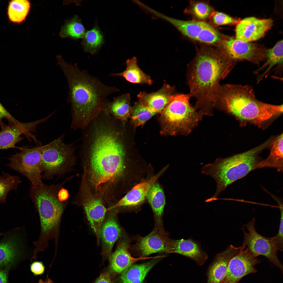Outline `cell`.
I'll list each match as a JSON object with an SVG mask.
<instances>
[{
	"instance_id": "cell-1",
	"label": "cell",
	"mask_w": 283,
	"mask_h": 283,
	"mask_svg": "<svg viewBox=\"0 0 283 283\" xmlns=\"http://www.w3.org/2000/svg\"><path fill=\"white\" fill-rule=\"evenodd\" d=\"M126 124L112 115H98L82 130L79 155L92 192L105 202L117 200L144 178L148 166L129 159Z\"/></svg>"
},
{
	"instance_id": "cell-2",
	"label": "cell",
	"mask_w": 283,
	"mask_h": 283,
	"mask_svg": "<svg viewBox=\"0 0 283 283\" xmlns=\"http://www.w3.org/2000/svg\"><path fill=\"white\" fill-rule=\"evenodd\" d=\"M56 59L68 85L72 117L70 128L82 131L104 110L110 101L107 97L119 89L105 85L75 64L66 62L60 56Z\"/></svg>"
},
{
	"instance_id": "cell-3",
	"label": "cell",
	"mask_w": 283,
	"mask_h": 283,
	"mask_svg": "<svg viewBox=\"0 0 283 283\" xmlns=\"http://www.w3.org/2000/svg\"><path fill=\"white\" fill-rule=\"evenodd\" d=\"M236 62L221 50L204 48L198 51L188 65L189 94L196 99L195 108L203 115H213L220 82L228 75Z\"/></svg>"
},
{
	"instance_id": "cell-4",
	"label": "cell",
	"mask_w": 283,
	"mask_h": 283,
	"mask_svg": "<svg viewBox=\"0 0 283 283\" xmlns=\"http://www.w3.org/2000/svg\"><path fill=\"white\" fill-rule=\"evenodd\" d=\"M215 107L232 115L242 122L260 127L283 112V105L265 103L257 100L248 85H221Z\"/></svg>"
},
{
	"instance_id": "cell-5",
	"label": "cell",
	"mask_w": 283,
	"mask_h": 283,
	"mask_svg": "<svg viewBox=\"0 0 283 283\" xmlns=\"http://www.w3.org/2000/svg\"><path fill=\"white\" fill-rule=\"evenodd\" d=\"M65 182L31 187L29 196L40 217L41 231L38 241L41 244L47 245L51 239L55 243L58 242L61 219L68 201L60 198L59 192Z\"/></svg>"
},
{
	"instance_id": "cell-6",
	"label": "cell",
	"mask_w": 283,
	"mask_h": 283,
	"mask_svg": "<svg viewBox=\"0 0 283 283\" xmlns=\"http://www.w3.org/2000/svg\"><path fill=\"white\" fill-rule=\"evenodd\" d=\"M262 145L244 152L226 158H218L214 162L202 167L201 173L212 177L217 183L214 195L206 202L216 200L223 191L235 181L241 178L251 171L258 168L262 160L259 153L270 143Z\"/></svg>"
},
{
	"instance_id": "cell-7",
	"label": "cell",
	"mask_w": 283,
	"mask_h": 283,
	"mask_svg": "<svg viewBox=\"0 0 283 283\" xmlns=\"http://www.w3.org/2000/svg\"><path fill=\"white\" fill-rule=\"evenodd\" d=\"M189 94L173 95L161 112L162 132L186 136L197 126L203 116L190 103Z\"/></svg>"
},
{
	"instance_id": "cell-8",
	"label": "cell",
	"mask_w": 283,
	"mask_h": 283,
	"mask_svg": "<svg viewBox=\"0 0 283 283\" xmlns=\"http://www.w3.org/2000/svg\"><path fill=\"white\" fill-rule=\"evenodd\" d=\"M62 134L43 146L41 161L42 178L50 179L65 174L72 170L75 163V146L64 142Z\"/></svg>"
},
{
	"instance_id": "cell-9",
	"label": "cell",
	"mask_w": 283,
	"mask_h": 283,
	"mask_svg": "<svg viewBox=\"0 0 283 283\" xmlns=\"http://www.w3.org/2000/svg\"><path fill=\"white\" fill-rule=\"evenodd\" d=\"M83 172L80 188L73 203L83 208L91 227L96 235L99 245L100 230L108 212L107 208L102 199L92 192L87 183L85 173Z\"/></svg>"
},
{
	"instance_id": "cell-10",
	"label": "cell",
	"mask_w": 283,
	"mask_h": 283,
	"mask_svg": "<svg viewBox=\"0 0 283 283\" xmlns=\"http://www.w3.org/2000/svg\"><path fill=\"white\" fill-rule=\"evenodd\" d=\"M43 146L33 148H23L21 151L12 155L6 165L26 177L30 181L31 186L41 184L42 177L40 163Z\"/></svg>"
},
{
	"instance_id": "cell-11",
	"label": "cell",
	"mask_w": 283,
	"mask_h": 283,
	"mask_svg": "<svg viewBox=\"0 0 283 283\" xmlns=\"http://www.w3.org/2000/svg\"><path fill=\"white\" fill-rule=\"evenodd\" d=\"M255 222L254 217L244 226L248 231L246 232L244 228H242L243 233V244L248 248L254 256L262 255L267 258L283 271V266L278 258L277 252L278 251L271 237H266L259 234L255 227Z\"/></svg>"
},
{
	"instance_id": "cell-12",
	"label": "cell",
	"mask_w": 283,
	"mask_h": 283,
	"mask_svg": "<svg viewBox=\"0 0 283 283\" xmlns=\"http://www.w3.org/2000/svg\"><path fill=\"white\" fill-rule=\"evenodd\" d=\"M220 43L221 51L236 62L246 60L258 64L265 59L266 51L258 45L231 37L222 39Z\"/></svg>"
},
{
	"instance_id": "cell-13",
	"label": "cell",
	"mask_w": 283,
	"mask_h": 283,
	"mask_svg": "<svg viewBox=\"0 0 283 283\" xmlns=\"http://www.w3.org/2000/svg\"><path fill=\"white\" fill-rule=\"evenodd\" d=\"M168 166H165L155 175L145 178L135 184L117 201L107 208L108 211L122 208L134 209L140 206L146 199L151 186L157 182Z\"/></svg>"
},
{
	"instance_id": "cell-14",
	"label": "cell",
	"mask_w": 283,
	"mask_h": 283,
	"mask_svg": "<svg viewBox=\"0 0 283 283\" xmlns=\"http://www.w3.org/2000/svg\"><path fill=\"white\" fill-rule=\"evenodd\" d=\"M245 248L230 260L225 275L220 283H237L246 275L257 272L254 266L260 261L248 248L245 249Z\"/></svg>"
},
{
	"instance_id": "cell-15",
	"label": "cell",
	"mask_w": 283,
	"mask_h": 283,
	"mask_svg": "<svg viewBox=\"0 0 283 283\" xmlns=\"http://www.w3.org/2000/svg\"><path fill=\"white\" fill-rule=\"evenodd\" d=\"M0 241V267L10 266L24 254L23 235L20 228L4 233Z\"/></svg>"
},
{
	"instance_id": "cell-16",
	"label": "cell",
	"mask_w": 283,
	"mask_h": 283,
	"mask_svg": "<svg viewBox=\"0 0 283 283\" xmlns=\"http://www.w3.org/2000/svg\"><path fill=\"white\" fill-rule=\"evenodd\" d=\"M50 117L28 123L19 122L17 123L5 124L0 131V150L7 149L15 147V145L21 141L20 137L23 134L31 135V132H35L37 126L46 121Z\"/></svg>"
},
{
	"instance_id": "cell-17",
	"label": "cell",
	"mask_w": 283,
	"mask_h": 283,
	"mask_svg": "<svg viewBox=\"0 0 283 283\" xmlns=\"http://www.w3.org/2000/svg\"><path fill=\"white\" fill-rule=\"evenodd\" d=\"M273 24V21L270 19H259L254 17L245 18L237 24L236 39L247 42L257 40L264 36Z\"/></svg>"
},
{
	"instance_id": "cell-18",
	"label": "cell",
	"mask_w": 283,
	"mask_h": 283,
	"mask_svg": "<svg viewBox=\"0 0 283 283\" xmlns=\"http://www.w3.org/2000/svg\"><path fill=\"white\" fill-rule=\"evenodd\" d=\"M170 240L164 229L155 227L149 234L138 239L133 249L142 257L156 253L167 252Z\"/></svg>"
},
{
	"instance_id": "cell-19",
	"label": "cell",
	"mask_w": 283,
	"mask_h": 283,
	"mask_svg": "<svg viewBox=\"0 0 283 283\" xmlns=\"http://www.w3.org/2000/svg\"><path fill=\"white\" fill-rule=\"evenodd\" d=\"M118 210H110L107 212L100 232V240L102 246V254L104 259H109L116 241L121 237V229L116 220Z\"/></svg>"
},
{
	"instance_id": "cell-20",
	"label": "cell",
	"mask_w": 283,
	"mask_h": 283,
	"mask_svg": "<svg viewBox=\"0 0 283 283\" xmlns=\"http://www.w3.org/2000/svg\"><path fill=\"white\" fill-rule=\"evenodd\" d=\"M129 241L126 237H121L115 251L109 258V271L112 275L121 273L137 261L142 259L154 258L155 257L134 258L131 255L129 249Z\"/></svg>"
},
{
	"instance_id": "cell-21",
	"label": "cell",
	"mask_w": 283,
	"mask_h": 283,
	"mask_svg": "<svg viewBox=\"0 0 283 283\" xmlns=\"http://www.w3.org/2000/svg\"><path fill=\"white\" fill-rule=\"evenodd\" d=\"M246 247L243 244L238 247L231 245L217 254L208 270L207 283H220L225 275L230 260Z\"/></svg>"
},
{
	"instance_id": "cell-22",
	"label": "cell",
	"mask_w": 283,
	"mask_h": 283,
	"mask_svg": "<svg viewBox=\"0 0 283 283\" xmlns=\"http://www.w3.org/2000/svg\"><path fill=\"white\" fill-rule=\"evenodd\" d=\"M167 253L182 255L194 260L201 265L208 258L207 253L203 250L200 243L191 238L187 240L170 239Z\"/></svg>"
},
{
	"instance_id": "cell-23",
	"label": "cell",
	"mask_w": 283,
	"mask_h": 283,
	"mask_svg": "<svg viewBox=\"0 0 283 283\" xmlns=\"http://www.w3.org/2000/svg\"><path fill=\"white\" fill-rule=\"evenodd\" d=\"M174 89L173 87L165 84L155 92H140L138 95L139 101L157 113H161L173 95Z\"/></svg>"
},
{
	"instance_id": "cell-24",
	"label": "cell",
	"mask_w": 283,
	"mask_h": 283,
	"mask_svg": "<svg viewBox=\"0 0 283 283\" xmlns=\"http://www.w3.org/2000/svg\"><path fill=\"white\" fill-rule=\"evenodd\" d=\"M155 16L167 21L183 35L195 41L203 29L209 24L205 21L197 20L185 21L176 19L158 12Z\"/></svg>"
},
{
	"instance_id": "cell-25",
	"label": "cell",
	"mask_w": 283,
	"mask_h": 283,
	"mask_svg": "<svg viewBox=\"0 0 283 283\" xmlns=\"http://www.w3.org/2000/svg\"><path fill=\"white\" fill-rule=\"evenodd\" d=\"M146 199L154 215L155 227L164 229L162 218L166 203L165 197L163 188L157 182L150 188Z\"/></svg>"
},
{
	"instance_id": "cell-26",
	"label": "cell",
	"mask_w": 283,
	"mask_h": 283,
	"mask_svg": "<svg viewBox=\"0 0 283 283\" xmlns=\"http://www.w3.org/2000/svg\"><path fill=\"white\" fill-rule=\"evenodd\" d=\"M144 263L133 265L121 273L119 283H142L148 272L157 263L158 258Z\"/></svg>"
},
{
	"instance_id": "cell-27",
	"label": "cell",
	"mask_w": 283,
	"mask_h": 283,
	"mask_svg": "<svg viewBox=\"0 0 283 283\" xmlns=\"http://www.w3.org/2000/svg\"><path fill=\"white\" fill-rule=\"evenodd\" d=\"M130 99V95L128 93L115 97L110 101L104 110L118 119L127 122L132 110Z\"/></svg>"
},
{
	"instance_id": "cell-28",
	"label": "cell",
	"mask_w": 283,
	"mask_h": 283,
	"mask_svg": "<svg viewBox=\"0 0 283 283\" xmlns=\"http://www.w3.org/2000/svg\"><path fill=\"white\" fill-rule=\"evenodd\" d=\"M126 68L119 73H112L111 77H122L127 81L133 83L151 85L153 81L150 77L144 73L139 68L135 57L128 59L126 62Z\"/></svg>"
},
{
	"instance_id": "cell-29",
	"label": "cell",
	"mask_w": 283,
	"mask_h": 283,
	"mask_svg": "<svg viewBox=\"0 0 283 283\" xmlns=\"http://www.w3.org/2000/svg\"><path fill=\"white\" fill-rule=\"evenodd\" d=\"M283 40H280L272 48L265 51V58L266 61L260 67L256 70L254 73L257 74L264 70L262 74L258 76L257 82L259 83L268 74L271 69L277 65L281 64L283 62Z\"/></svg>"
},
{
	"instance_id": "cell-30",
	"label": "cell",
	"mask_w": 283,
	"mask_h": 283,
	"mask_svg": "<svg viewBox=\"0 0 283 283\" xmlns=\"http://www.w3.org/2000/svg\"><path fill=\"white\" fill-rule=\"evenodd\" d=\"M283 137L282 134L272 141L270 153L266 159L261 161L259 168H274L278 171L282 172Z\"/></svg>"
},
{
	"instance_id": "cell-31",
	"label": "cell",
	"mask_w": 283,
	"mask_h": 283,
	"mask_svg": "<svg viewBox=\"0 0 283 283\" xmlns=\"http://www.w3.org/2000/svg\"><path fill=\"white\" fill-rule=\"evenodd\" d=\"M82 39L84 51L92 55L97 52L104 42L103 35L96 22L92 29L86 30Z\"/></svg>"
},
{
	"instance_id": "cell-32",
	"label": "cell",
	"mask_w": 283,
	"mask_h": 283,
	"mask_svg": "<svg viewBox=\"0 0 283 283\" xmlns=\"http://www.w3.org/2000/svg\"><path fill=\"white\" fill-rule=\"evenodd\" d=\"M30 4L26 0H14L9 3L7 14L9 20L13 23H19L24 21L28 15Z\"/></svg>"
},
{
	"instance_id": "cell-33",
	"label": "cell",
	"mask_w": 283,
	"mask_h": 283,
	"mask_svg": "<svg viewBox=\"0 0 283 283\" xmlns=\"http://www.w3.org/2000/svg\"><path fill=\"white\" fill-rule=\"evenodd\" d=\"M86 31L81 20L75 15L65 24L62 29L60 34L63 37H69L77 39H82Z\"/></svg>"
},
{
	"instance_id": "cell-34",
	"label": "cell",
	"mask_w": 283,
	"mask_h": 283,
	"mask_svg": "<svg viewBox=\"0 0 283 283\" xmlns=\"http://www.w3.org/2000/svg\"><path fill=\"white\" fill-rule=\"evenodd\" d=\"M157 113L139 101L132 107L131 120L135 127L143 125Z\"/></svg>"
},
{
	"instance_id": "cell-35",
	"label": "cell",
	"mask_w": 283,
	"mask_h": 283,
	"mask_svg": "<svg viewBox=\"0 0 283 283\" xmlns=\"http://www.w3.org/2000/svg\"><path fill=\"white\" fill-rule=\"evenodd\" d=\"M21 182L19 176L2 172V175L0 176V203L6 202L7 196L9 192L12 190H16L18 184Z\"/></svg>"
},
{
	"instance_id": "cell-36",
	"label": "cell",
	"mask_w": 283,
	"mask_h": 283,
	"mask_svg": "<svg viewBox=\"0 0 283 283\" xmlns=\"http://www.w3.org/2000/svg\"><path fill=\"white\" fill-rule=\"evenodd\" d=\"M187 12L197 20L203 21L210 18L214 12V9L207 2L192 1Z\"/></svg>"
},
{
	"instance_id": "cell-37",
	"label": "cell",
	"mask_w": 283,
	"mask_h": 283,
	"mask_svg": "<svg viewBox=\"0 0 283 283\" xmlns=\"http://www.w3.org/2000/svg\"><path fill=\"white\" fill-rule=\"evenodd\" d=\"M222 39L219 32L209 24L203 29L196 41L210 44L220 43Z\"/></svg>"
},
{
	"instance_id": "cell-38",
	"label": "cell",
	"mask_w": 283,
	"mask_h": 283,
	"mask_svg": "<svg viewBox=\"0 0 283 283\" xmlns=\"http://www.w3.org/2000/svg\"><path fill=\"white\" fill-rule=\"evenodd\" d=\"M210 18L212 23L217 26L237 24L240 21L224 13L217 11H214Z\"/></svg>"
},
{
	"instance_id": "cell-39",
	"label": "cell",
	"mask_w": 283,
	"mask_h": 283,
	"mask_svg": "<svg viewBox=\"0 0 283 283\" xmlns=\"http://www.w3.org/2000/svg\"><path fill=\"white\" fill-rule=\"evenodd\" d=\"M280 216L279 229L276 235L271 237L278 251H283V208L280 206Z\"/></svg>"
},
{
	"instance_id": "cell-40",
	"label": "cell",
	"mask_w": 283,
	"mask_h": 283,
	"mask_svg": "<svg viewBox=\"0 0 283 283\" xmlns=\"http://www.w3.org/2000/svg\"><path fill=\"white\" fill-rule=\"evenodd\" d=\"M6 119L9 123H17L19 122L15 119L0 102V125L1 127L4 125L2 120Z\"/></svg>"
},
{
	"instance_id": "cell-41",
	"label": "cell",
	"mask_w": 283,
	"mask_h": 283,
	"mask_svg": "<svg viewBox=\"0 0 283 283\" xmlns=\"http://www.w3.org/2000/svg\"><path fill=\"white\" fill-rule=\"evenodd\" d=\"M30 269L34 275H39L43 273L45 267L42 262L36 261L31 264L30 266Z\"/></svg>"
},
{
	"instance_id": "cell-42",
	"label": "cell",
	"mask_w": 283,
	"mask_h": 283,
	"mask_svg": "<svg viewBox=\"0 0 283 283\" xmlns=\"http://www.w3.org/2000/svg\"><path fill=\"white\" fill-rule=\"evenodd\" d=\"M112 274L108 271L101 274L94 283H113Z\"/></svg>"
},
{
	"instance_id": "cell-43",
	"label": "cell",
	"mask_w": 283,
	"mask_h": 283,
	"mask_svg": "<svg viewBox=\"0 0 283 283\" xmlns=\"http://www.w3.org/2000/svg\"><path fill=\"white\" fill-rule=\"evenodd\" d=\"M0 283H7V275L6 271L0 269Z\"/></svg>"
},
{
	"instance_id": "cell-44",
	"label": "cell",
	"mask_w": 283,
	"mask_h": 283,
	"mask_svg": "<svg viewBox=\"0 0 283 283\" xmlns=\"http://www.w3.org/2000/svg\"><path fill=\"white\" fill-rule=\"evenodd\" d=\"M39 283H53V282L50 279L47 278L45 281H43L42 279H40L39 280Z\"/></svg>"
},
{
	"instance_id": "cell-45",
	"label": "cell",
	"mask_w": 283,
	"mask_h": 283,
	"mask_svg": "<svg viewBox=\"0 0 283 283\" xmlns=\"http://www.w3.org/2000/svg\"><path fill=\"white\" fill-rule=\"evenodd\" d=\"M3 234H4V233H0V236H1L2 235H3Z\"/></svg>"
}]
</instances>
